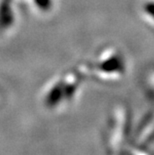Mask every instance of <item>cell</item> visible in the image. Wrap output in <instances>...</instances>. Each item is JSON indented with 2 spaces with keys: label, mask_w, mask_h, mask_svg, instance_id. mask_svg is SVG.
I'll list each match as a JSON object with an SVG mask.
<instances>
[{
  "label": "cell",
  "mask_w": 154,
  "mask_h": 155,
  "mask_svg": "<svg viewBox=\"0 0 154 155\" xmlns=\"http://www.w3.org/2000/svg\"><path fill=\"white\" fill-rule=\"evenodd\" d=\"M134 128L128 107L119 105L108 117L103 133L104 147L108 155H121L133 145Z\"/></svg>",
  "instance_id": "6da1fadb"
},
{
  "label": "cell",
  "mask_w": 154,
  "mask_h": 155,
  "mask_svg": "<svg viewBox=\"0 0 154 155\" xmlns=\"http://www.w3.org/2000/svg\"><path fill=\"white\" fill-rule=\"evenodd\" d=\"M121 155H154V152L150 150L149 147L138 146V145L133 144Z\"/></svg>",
  "instance_id": "7a4b0ae2"
}]
</instances>
